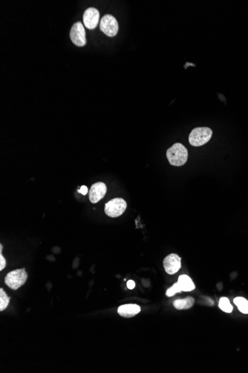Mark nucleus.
I'll return each instance as SVG.
<instances>
[{
	"label": "nucleus",
	"instance_id": "obj_13",
	"mask_svg": "<svg viewBox=\"0 0 248 373\" xmlns=\"http://www.w3.org/2000/svg\"><path fill=\"white\" fill-rule=\"evenodd\" d=\"M234 303L238 309L243 313H248V301L243 297H236L234 299Z\"/></svg>",
	"mask_w": 248,
	"mask_h": 373
},
{
	"label": "nucleus",
	"instance_id": "obj_1",
	"mask_svg": "<svg viewBox=\"0 0 248 373\" xmlns=\"http://www.w3.org/2000/svg\"><path fill=\"white\" fill-rule=\"evenodd\" d=\"M166 157L169 163L175 166H181L187 162L188 151L181 143H175L166 152Z\"/></svg>",
	"mask_w": 248,
	"mask_h": 373
},
{
	"label": "nucleus",
	"instance_id": "obj_8",
	"mask_svg": "<svg viewBox=\"0 0 248 373\" xmlns=\"http://www.w3.org/2000/svg\"><path fill=\"white\" fill-rule=\"evenodd\" d=\"M164 268L168 274H176L181 268V258L175 253L167 255L164 259Z\"/></svg>",
	"mask_w": 248,
	"mask_h": 373
},
{
	"label": "nucleus",
	"instance_id": "obj_11",
	"mask_svg": "<svg viewBox=\"0 0 248 373\" xmlns=\"http://www.w3.org/2000/svg\"><path fill=\"white\" fill-rule=\"evenodd\" d=\"M140 306L136 304L123 305L117 309L119 314L121 317H126V318L135 317L138 313H140Z\"/></svg>",
	"mask_w": 248,
	"mask_h": 373
},
{
	"label": "nucleus",
	"instance_id": "obj_12",
	"mask_svg": "<svg viewBox=\"0 0 248 373\" xmlns=\"http://www.w3.org/2000/svg\"><path fill=\"white\" fill-rule=\"evenodd\" d=\"M195 303V300L193 297H187L183 300H177L174 301L173 306L178 310H185L191 309Z\"/></svg>",
	"mask_w": 248,
	"mask_h": 373
},
{
	"label": "nucleus",
	"instance_id": "obj_10",
	"mask_svg": "<svg viewBox=\"0 0 248 373\" xmlns=\"http://www.w3.org/2000/svg\"><path fill=\"white\" fill-rule=\"evenodd\" d=\"M100 13L96 8H89L83 14V23L88 30H94L99 23Z\"/></svg>",
	"mask_w": 248,
	"mask_h": 373
},
{
	"label": "nucleus",
	"instance_id": "obj_6",
	"mask_svg": "<svg viewBox=\"0 0 248 373\" xmlns=\"http://www.w3.org/2000/svg\"><path fill=\"white\" fill-rule=\"evenodd\" d=\"M100 29L108 37H114L118 31V23L115 17L110 14H107L101 19Z\"/></svg>",
	"mask_w": 248,
	"mask_h": 373
},
{
	"label": "nucleus",
	"instance_id": "obj_15",
	"mask_svg": "<svg viewBox=\"0 0 248 373\" xmlns=\"http://www.w3.org/2000/svg\"><path fill=\"white\" fill-rule=\"evenodd\" d=\"M219 306H220L221 310L226 312V313H231L233 309V306L230 304V300L226 297H222V298L220 299Z\"/></svg>",
	"mask_w": 248,
	"mask_h": 373
},
{
	"label": "nucleus",
	"instance_id": "obj_17",
	"mask_svg": "<svg viewBox=\"0 0 248 373\" xmlns=\"http://www.w3.org/2000/svg\"><path fill=\"white\" fill-rule=\"evenodd\" d=\"M78 191H79L81 194H82L83 195H85V194L88 193V188H87V187L85 186H81V188L78 190Z\"/></svg>",
	"mask_w": 248,
	"mask_h": 373
},
{
	"label": "nucleus",
	"instance_id": "obj_14",
	"mask_svg": "<svg viewBox=\"0 0 248 373\" xmlns=\"http://www.w3.org/2000/svg\"><path fill=\"white\" fill-rule=\"evenodd\" d=\"M10 300H11V298L8 297L6 293L4 291L2 288H1L0 289V311H1L6 309L8 304H9Z\"/></svg>",
	"mask_w": 248,
	"mask_h": 373
},
{
	"label": "nucleus",
	"instance_id": "obj_4",
	"mask_svg": "<svg viewBox=\"0 0 248 373\" xmlns=\"http://www.w3.org/2000/svg\"><path fill=\"white\" fill-rule=\"evenodd\" d=\"M28 274L24 268L15 270L7 274L5 278V283L7 286L13 290H17L26 283Z\"/></svg>",
	"mask_w": 248,
	"mask_h": 373
},
{
	"label": "nucleus",
	"instance_id": "obj_3",
	"mask_svg": "<svg viewBox=\"0 0 248 373\" xmlns=\"http://www.w3.org/2000/svg\"><path fill=\"white\" fill-rule=\"evenodd\" d=\"M195 284L191 280V277L187 275L180 276L178 282L175 283L173 285L166 291V296L169 297H173L177 293L188 292L192 291L195 289Z\"/></svg>",
	"mask_w": 248,
	"mask_h": 373
},
{
	"label": "nucleus",
	"instance_id": "obj_16",
	"mask_svg": "<svg viewBox=\"0 0 248 373\" xmlns=\"http://www.w3.org/2000/svg\"><path fill=\"white\" fill-rule=\"evenodd\" d=\"M0 271H2L6 266V261L2 255V252H0Z\"/></svg>",
	"mask_w": 248,
	"mask_h": 373
},
{
	"label": "nucleus",
	"instance_id": "obj_18",
	"mask_svg": "<svg viewBox=\"0 0 248 373\" xmlns=\"http://www.w3.org/2000/svg\"><path fill=\"white\" fill-rule=\"evenodd\" d=\"M135 287H136V283H135L134 281H133V280H130V281H128V282H127V288H128L129 289L133 290Z\"/></svg>",
	"mask_w": 248,
	"mask_h": 373
},
{
	"label": "nucleus",
	"instance_id": "obj_9",
	"mask_svg": "<svg viewBox=\"0 0 248 373\" xmlns=\"http://www.w3.org/2000/svg\"><path fill=\"white\" fill-rule=\"evenodd\" d=\"M107 188L105 184L102 182L96 183L91 186L89 190V200L92 204H97L101 199L104 198L107 193Z\"/></svg>",
	"mask_w": 248,
	"mask_h": 373
},
{
	"label": "nucleus",
	"instance_id": "obj_2",
	"mask_svg": "<svg viewBox=\"0 0 248 373\" xmlns=\"http://www.w3.org/2000/svg\"><path fill=\"white\" fill-rule=\"evenodd\" d=\"M212 136L213 131L209 127H196L193 129L190 134L189 142L191 146L199 147L208 142Z\"/></svg>",
	"mask_w": 248,
	"mask_h": 373
},
{
	"label": "nucleus",
	"instance_id": "obj_5",
	"mask_svg": "<svg viewBox=\"0 0 248 373\" xmlns=\"http://www.w3.org/2000/svg\"><path fill=\"white\" fill-rule=\"evenodd\" d=\"M127 207V202L123 199H112L106 204L105 213L109 217H119L123 214Z\"/></svg>",
	"mask_w": 248,
	"mask_h": 373
},
{
	"label": "nucleus",
	"instance_id": "obj_7",
	"mask_svg": "<svg viewBox=\"0 0 248 373\" xmlns=\"http://www.w3.org/2000/svg\"><path fill=\"white\" fill-rule=\"evenodd\" d=\"M70 37L76 46H84L86 44L85 29L81 22H78L73 25L70 31Z\"/></svg>",
	"mask_w": 248,
	"mask_h": 373
}]
</instances>
